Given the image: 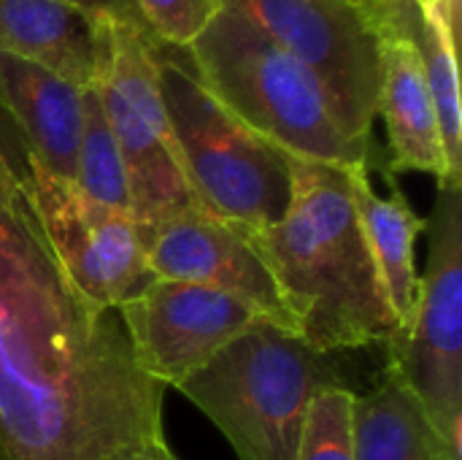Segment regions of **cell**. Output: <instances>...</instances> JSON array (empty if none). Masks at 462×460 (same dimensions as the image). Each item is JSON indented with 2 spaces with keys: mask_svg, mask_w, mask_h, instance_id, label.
I'll return each instance as SVG.
<instances>
[{
  "mask_svg": "<svg viewBox=\"0 0 462 460\" xmlns=\"http://www.w3.org/2000/svg\"><path fill=\"white\" fill-rule=\"evenodd\" d=\"M352 168L292 157L295 195L287 214L265 230H244L265 260L298 336L317 350L374 347L398 333L357 217Z\"/></svg>",
  "mask_w": 462,
  "mask_h": 460,
  "instance_id": "cell-2",
  "label": "cell"
},
{
  "mask_svg": "<svg viewBox=\"0 0 462 460\" xmlns=\"http://www.w3.org/2000/svg\"><path fill=\"white\" fill-rule=\"evenodd\" d=\"M355 460H462L393 366L355 399Z\"/></svg>",
  "mask_w": 462,
  "mask_h": 460,
  "instance_id": "cell-16",
  "label": "cell"
},
{
  "mask_svg": "<svg viewBox=\"0 0 462 460\" xmlns=\"http://www.w3.org/2000/svg\"><path fill=\"white\" fill-rule=\"evenodd\" d=\"M146 260L157 279L227 293L246 304L257 317L298 333L279 287L249 236L206 209H195L160 228L146 247Z\"/></svg>",
  "mask_w": 462,
  "mask_h": 460,
  "instance_id": "cell-11",
  "label": "cell"
},
{
  "mask_svg": "<svg viewBox=\"0 0 462 460\" xmlns=\"http://www.w3.org/2000/svg\"><path fill=\"white\" fill-rule=\"evenodd\" d=\"M425 222L428 263L414 317L387 352L430 423L462 453V187H439Z\"/></svg>",
  "mask_w": 462,
  "mask_h": 460,
  "instance_id": "cell-7",
  "label": "cell"
},
{
  "mask_svg": "<svg viewBox=\"0 0 462 460\" xmlns=\"http://www.w3.org/2000/svg\"><path fill=\"white\" fill-rule=\"evenodd\" d=\"M390 184V195H379L371 184L368 168H352V195L357 206V217L382 274L390 306L398 320V333L409 328L420 296V271L414 244L420 233H425L428 222L409 206L406 195L395 184L393 174H384Z\"/></svg>",
  "mask_w": 462,
  "mask_h": 460,
  "instance_id": "cell-15",
  "label": "cell"
},
{
  "mask_svg": "<svg viewBox=\"0 0 462 460\" xmlns=\"http://www.w3.org/2000/svg\"><path fill=\"white\" fill-rule=\"evenodd\" d=\"M73 184L103 206L130 211L125 163L95 84L81 89V133Z\"/></svg>",
  "mask_w": 462,
  "mask_h": 460,
  "instance_id": "cell-18",
  "label": "cell"
},
{
  "mask_svg": "<svg viewBox=\"0 0 462 460\" xmlns=\"http://www.w3.org/2000/svg\"><path fill=\"white\" fill-rule=\"evenodd\" d=\"M157 62L181 168L198 203L241 230L276 225L295 195L292 155L233 117L173 49L160 46Z\"/></svg>",
  "mask_w": 462,
  "mask_h": 460,
  "instance_id": "cell-5",
  "label": "cell"
},
{
  "mask_svg": "<svg viewBox=\"0 0 462 460\" xmlns=\"http://www.w3.org/2000/svg\"><path fill=\"white\" fill-rule=\"evenodd\" d=\"M292 54L322 87L346 138L371 146L379 43L363 0H222Z\"/></svg>",
  "mask_w": 462,
  "mask_h": 460,
  "instance_id": "cell-8",
  "label": "cell"
},
{
  "mask_svg": "<svg viewBox=\"0 0 462 460\" xmlns=\"http://www.w3.org/2000/svg\"><path fill=\"white\" fill-rule=\"evenodd\" d=\"M116 312L141 371L165 390L179 388L263 320L227 293L173 279H154Z\"/></svg>",
  "mask_w": 462,
  "mask_h": 460,
  "instance_id": "cell-10",
  "label": "cell"
},
{
  "mask_svg": "<svg viewBox=\"0 0 462 460\" xmlns=\"http://www.w3.org/2000/svg\"><path fill=\"white\" fill-rule=\"evenodd\" d=\"M0 106L22 133L30 157L54 176L73 182L81 87L41 65L0 54Z\"/></svg>",
  "mask_w": 462,
  "mask_h": 460,
  "instance_id": "cell-14",
  "label": "cell"
},
{
  "mask_svg": "<svg viewBox=\"0 0 462 460\" xmlns=\"http://www.w3.org/2000/svg\"><path fill=\"white\" fill-rule=\"evenodd\" d=\"M122 460H181L171 447L168 442L165 445H154V447H146V450H135L130 455H125Z\"/></svg>",
  "mask_w": 462,
  "mask_h": 460,
  "instance_id": "cell-23",
  "label": "cell"
},
{
  "mask_svg": "<svg viewBox=\"0 0 462 460\" xmlns=\"http://www.w3.org/2000/svg\"><path fill=\"white\" fill-rule=\"evenodd\" d=\"M0 160L16 174L19 182L27 184V174H30V149L22 138V133L16 130V125L11 122V117L5 114V108L0 106Z\"/></svg>",
  "mask_w": 462,
  "mask_h": 460,
  "instance_id": "cell-21",
  "label": "cell"
},
{
  "mask_svg": "<svg viewBox=\"0 0 462 460\" xmlns=\"http://www.w3.org/2000/svg\"><path fill=\"white\" fill-rule=\"evenodd\" d=\"M27 192L43 233L70 282L97 306L119 309L157 277L130 211L87 198L30 157Z\"/></svg>",
  "mask_w": 462,
  "mask_h": 460,
  "instance_id": "cell-9",
  "label": "cell"
},
{
  "mask_svg": "<svg viewBox=\"0 0 462 460\" xmlns=\"http://www.w3.org/2000/svg\"><path fill=\"white\" fill-rule=\"evenodd\" d=\"M195 79L246 127L292 157L336 165L374 163V144L344 136L319 81L230 5L184 49Z\"/></svg>",
  "mask_w": 462,
  "mask_h": 460,
  "instance_id": "cell-4",
  "label": "cell"
},
{
  "mask_svg": "<svg viewBox=\"0 0 462 460\" xmlns=\"http://www.w3.org/2000/svg\"><path fill=\"white\" fill-rule=\"evenodd\" d=\"M149 35L184 52L222 11V0H133Z\"/></svg>",
  "mask_w": 462,
  "mask_h": 460,
  "instance_id": "cell-20",
  "label": "cell"
},
{
  "mask_svg": "<svg viewBox=\"0 0 462 460\" xmlns=\"http://www.w3.org/2000/svg\"><path fill=\"white\" fill-rule=\"evenodd\" d=\"M162 409L119 312L70 282L0 160V460H122L165 445Z\"/></svg>",
  "mask_w": 462,
  "mask_h": 460,
  "instance_id": "cell-1",
  "label": "cell"
},
{
  "mask_svg": "<svg viewBox=\"0 0 462 460\" xmlns=\"http://www.w3.org/2000/svg\"><path fill=\"white\" fill-rule=\"evenodd\" d=\"M430 3H460V0H430Z\"/></svg>",
  "mask_w": 462,
  "mask_h": 460,
  "instance_id": "cell-24",
  "label": "cell"
},
{
  "mask_svg": "<svg viewBox=\"0 0 462 460\" xmlns=\"http://www.w3.org/2000/svg\"><path fill=\"white\" fill-rule=\"evenodd\" d=\"M398 16L417 46L447 157V187H462V108L457 79L460 3L395 0Z\"/></svg>",
  "mask_w": 462,
  "mask_h": 460,
  "instance_id": "cell-17",
  "label": "cell"
},
{
  "mask_svg": "<svg viewBox=\"0 0 462 460\" xmlns=\"http://www.w3.org/2000/svg\"><path fill=\"white\" fill-rule=\"evenodd\" d=\"M355 393L322 390L303 420L292 460H355Z\"/></svg>",
  "mask_w": 462,
  "mask_h": 460,
  "instance_id": "cell-19",
  "label": "cell"
},
{
  "mask_svg": "<svg viewBox=\"0 0 462 460\" xmlns=\"http://www.w3.org/2000/svg\"><path fill=\"white\" fill-rule=\"evenodd\" d=\"M68 3H73V5H79V8L100 16V19L119 22V24H130V27H138V30L149 33L146 24L141 22L135 5H133V0H68Z\"/></svg>",
  "mask_w": 462,
  "mask_h": 460,
  "instance_id": "cell-22",
  "label": "cell"
},
{
  "mask_svg": "<svg viewBox=\"0 0 462 460\" xmlns=\"http://www.w3.org/2000/svg\"><path fill=\"white\" fill-rule=\"evenodd\" d=\"M160 46L149 33L111 22L108 54L95 79L125 163L130 214L143 247L168 222L203 209L184 176L165 111L157 62Z\"/></svg>",
  "mask_w": 462,
  "mask_h": 460,
  "instance_id": "cell-6",
  "label": "cell"
},
{
  "mask_svg": "<svg viewBox=\"0 0 462 460\" xmlns=\"http://www.w3.org/2000/svg\"><path fill=\"white\" fill-rule=\"evenodd\" d=\"M111 22L68 0H0V54L92 87L108 54Z\"/></svg>",
  "mask_w": 462,
  "mask_h": 460,
  "instance_id": "cell-13",
  "label": "cell"
},
{
  "mask_svg": "<svg viewBox=\"0 0 462 460\" xmlns=\"http://www.w3.org/2000/svg\"><path fill=\"white\" fill-rule=\"evenodd\" d=\"M387 366V344L317 350L292 331L254 320L176 390L222 431L238 460H292L322 390L360 396Z\"/></svg>",
  "mask_w": 462,
  "mask_h": 460,
  "instance_id": "cell-3",
  "label": "cell"
},
{
  "mask_svg": "<svg viewBox=\"0 0 462 460\" xmlns=\"http://www.w3.org/2000/svg\"><path fill=\"white\" fill-rule=\"evenodd\" d=\"M379 43V108L387 127L384 174L420 171L447 187V157L428 92L425 70L414 41L409 38L395 0H363Z\"/></svg>",
  "mask_w": 462,
  "mask_h": 460,
  "instance_id": "cell-12",
  "label": "cell"
}]
</instances>
